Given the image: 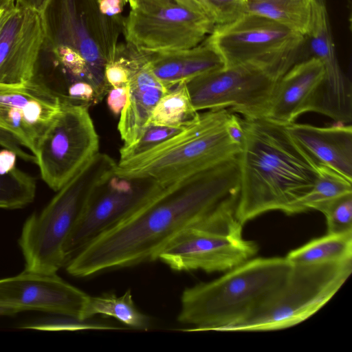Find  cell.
Wrapping results in <instances>:
<instances>
[{
    "label": "cell",
    "instance_id": "21",
    "mask_svg": "<svg viewBox=\"0 0 352 352\" xmlns=\"http://www.w3.org/2000/svg\"><path fill=\"white\" fill-rule=\"evenodd\" d=\"M97 315L113 317L137 330H147L151 326V318L140 311L134 303L130 289L121 296L113 293L88 296L80 319L89 320Z\"/></svg>",
    "mask_w": 352,
    "mask_h": 352
},
{
    "label": "cell",
    "instance_id": "25",
    "mask_svg": "<svg viewBox=\"0 0 352 352\" xmlns=\"http://www.w3.org/2000/svg\"><path fill=\"white\" fill-rule=\"evenodd\" d=\"M318 171L314 188L298 203L300 213L315 210L322 204L352 193V180L325 165L318 166Z\"/></svg>",
    "mask_w": 352,
    "mask_h": 352
},
{
    "label": "cell",
    "instance_id": "8",
    "mask_svg": "<svg viewBox=\"0 0 352 352\" xmlns=\"http://www.w3.org/2000/svg\"><path fill=\"white\" fill-rule=\"evenodd\" d=\"M123 23L130 47L140 53L190 49L215 26L197 0H129Z\"/></svg>",
    "mask_w": 352,
    "mask_h": 352
},
{
    "label": "cell",
    "instance_id": "30",
    "mask_svg": "<svg viewBox=\"0 0 352 352\" xmlns=\"http://www.w3.org/2000/svg\"><path fill=\"white\" fill-rule=\"evenodd\" d=\"M131 74V69L123 56H117L105 64L104 77L109 87L127 86Z\"/></svg>",
    "mask_w": 352,
    "mask_h": 352
},
{
    "label": "cell",
    "instance_id": "38",
    "mask_svg": "<svg viewBox=\"0 0 352 352\" xmlns=\"http://www.w3.org/2000/svg\"><path fill=\"white\" fill-rule=\"evenodd\" d=\"M10 10H1L0 11V29H1V27L8 13V12L10 11Z\"/></svg>",
    "mask_w": 352,
    "mask_h": 352
},
{
    "label": "cell",
    "instance_id": "10",
    "mask_svg": "<svg viewBox=\"0 0 352 352\" xmlns=\"http://www.w3.org/2000/svg\"><path fill=\"white\" fill-rule=\"evenodd\" d=\"M164 186L150 178L125 177L113 172L94 189L66 241L65 265L89 243L131 217Z\"/></svg>",
    "mask_w": 352,
    "mask_h": 352
},
{
    "label": "cell",
    "instance_id": "31",
    "mask_svg": "<svg viewBox=\"0 0 352 352\" xmlns=\"http://www.w3.org/2000/svg\"><path fill=\"white\" fill-rule=\"evenodd\" d=\"M0 146L14 151L19 157L36 164V157L27 152L18 140L10 133L0 129Z\"/></svg>",
    "mask_w": 352,
    "mask_h": 352
},
{
    "label": "cell",
    "instance_id": "37",
    "mask_svg": "<svg viewBox=\"0 0 352 352\" xmlns=\"http://www.w3.org/2000/svg\"><path fill=\"white\" fill-rule=\"evenodd\" d=\"M16 0H0V11L9 10L14 8Z\"/></svg>",
    "mask_w": 352,
    "mask_h": 352
},
{
    "label": "cell",
    "instance_id": "17",
    "mask_svg": "<svg viewBox=\"0 0 352 352\" xmlns=\"http://www.w3.org/2000/svg\"><path fill=\"white\" fill-rule=\"evenodd\" d=\"M324 75V66L316 57L294 65L276 81L263 118L286 126L301 114L313 111Z\"/></svg>",
    "mask_w": 352,
    "mask_h": 352
},
{
    "label": "cell",
    "instance_id": "7",
    "mask_svg": "<svg viewBox=\"0 0 352 352\" xmlns=\"http://www.w3.org/2000/svg\"><path fill=\"white\" fill-rule=\"evenodd\" d=\"M205 41L221 55L225 67L254 64L276 80L308 58L305 36L254 14L215 25Z\"/></svg>",
    "mask_w": 352,
    "mask_h": 352
},
{
    "label": "cell",
    "instance_id": "9",
    "mask_svg": "<svg viewBox=\"0 0 352 352\" xmlns=\"http://www.w3.org/2000/svg\"><path fill=\"white\" fill-rule=\"evenodd\" d=\"M99 150V139L88 108L62 102L40 139L36 164L45 184L60 189Z\"/></svg>",
    "mask_w": 352,
    "mask_h": 352
},
{
    "label": "cell",
    "instance_id": "3",
    "mask_svg": "<svg viewBox=\"0 0 352 352\" xmlns=\"http://www.w3.org/2000/svg\"><path fill=\"white\" fill-rule=\"evenodd\" d=\"M292 267L285 257L251 258L214 280L186 287L177 320L193 326L188 331H221L248 316Z\"/></svg>",
    "mask_w": 352,
    "mask_h": 352
},
{
    "label": "cell",
    "instance_id": "27",
    "mask_svg": "<svg viewBox=\"0 0 352 352\" xmlns=\"http://www.w3.org/2000/svg\"><path fill=\"white\" fill-rule=\"evenodd\" d=\"M324 214L327 233L341 234L352 232V193L346 194L317 206Z\"/></svg>",
    "mask_w": 352,
    "mask_h": 352
},
{
    "label": "cell",
    "instance_id": "32",
    "mask_svg": "<svg viewBox=\"0 0 352 352\" xmlns=\"http://www.w3.org/2000/svg\"><path fill=\"white\" fill-rule=\"evenodd\" d=\"M128 91V85L109 88L107 94V104L114 115L118 116L121 113L127 100Z\"/></svg>",
    "mask_w": 352,
    "mask_h": 352
},
{
    "label": "cell",
    "instance_id": "34",
    "mask_svg": "<svg viewBox=\"0 0 352 352\" xmlns=\"http://www.w3.org/2000/svg\"><path fill=\"white\" fill-rule=\"evenodd\" d=\"M97 1L100 12L109 18L118 16L124 6L122 0H97Z\"/></svg>",
    "mask_w": 352,
    "mask_h": 352
},
{
    "label": "cell",
    "instance_id": "20",
    "mask_svg": "<svg viewBox=\"0 0 352 352\" xmlns=\"http://www.w3.org/2000/svg\"><path fill=\"white\" fill-rule=\"evenodd\" d=\"M143 54L153 74L170 89L225 67L221 55L205 40L188 50Z\"/></svg>",
    "mask_w": 352,
    "mask_h": 352
},
{
    "label": "cell",
    "instance_id": "26",
    "mask_svg": "<svg viewBox=\"0 0 352 352\" xmlns=\"http://www.w3.org/2000/svg\"><path fill=\"white\" fill-rule=\"evenodd\" d=\"M36 182L30 175L16 168L0 173V208L16 209L31 203L35 197Z\"/></svg>",
    "mask_w": 352,
    "mask_h": 352
},
{
    "label": "cell",
    "instance_id": "15",
    "mask_svg": "<svg viewBox=\"0 0 352 352\" xmlns=\"http://www.w3.org/2000/svg\"><path fill=\"white\" fill-rule=\"evenodd\" d=\"M61 105L59 96L36 78L19 87L0 86V129L34 155Z\"/></svg>",
    "mask_w": 352,
    "mask_h": 352
},
{
    "label": "cell",
    "instance_id": "22",
    "mask_svg": "<svg viewBox=\"0 0 352 352\" xmlns=\"http://www.w3.org/2000/svg\"><path fill=\"white\" fill-rule=\"evenodd\" d=\"M293 265L342 262L352 259V232L314 239L289 252L285 257Z\"/></svg>",
    "mask_w": 352,
    "mask_h": 352
},
{
    "label": "cell",
    "instance_id": "39",
    "mask_svg": "<svg viewBox=\"0 0 352 352\" xmlns=\"http://www.w3.org/2000/svg\"><path fill=\"white\" fill-rule=\"evenodd\" d=\"M122 1H123V3H124V6H125L126 3H129V0H122Z\"/></svg>",
    "mask_w": 352,
    "mask_h": 352
},
{
    "label": "cell",
    "instance_id": "4",
    "mask_svg": "<svg viewBox=\"0 0 352 352\" xmlns=\"http://www.w3.org/2000/svg\"><path fill=\"white\" fill-rule=\"evenodd\" d=\"M117 162L98 153L86 163L39 213L25 222L19 241L25 270L55 274L65 265L63 249L94 189L111 175Z\"/></svg>",
    "mask_w": 352,
    "mask_h": 352
},
{
    "label": "cell",
    "instance_id": "13",
    "mask_svg": "<svg viewBox=\"0 0 352 352\" xmlns=\"http://www.w3.org/2000/svg\"><path fill=\"white\" fill-rule=\"evenodd\" d=\"M88 296L56 273L25 269L16 276L0 279V316L36 310L80 319Z\"/></svg>",
    "mask_w": 352,
    "mask_h": 352
},
{
    "label": "cell",
    "instance_id": "6",
    "mask_svg": "<svg viewBox=\"0 0 352 352\" xmlns=\"http://www.w3.org/2000/svg\"><path fill=\"white\" fill-rule=\"evenodd\" d=\"M352 272V259L293 265L285 281L246 318L221 331H267L287 329L310 318L341 288Z\"/></svg>",
    "mask_w": 352,
    "mask_h": 352
},
{
    "label": "cell",
    "instance_id": "23",
    "mask_svg": "<svg viewBox=\"0 0 352 352\" xmlns=\"http://www.w3.org/2000/svg\"><path fill=\"white\" fill-rule=\"evenodd\" d=\"M245 13L282 24L305 36L311 15V0H244Z\"/></svg>",
    "mask_w": 352,
    "mask_h": 352
},
{
    "label": "cell",
    "instance_id": "28",
    "mask_svg": "<svg viewBox=\"0 0 352 352\" xmlns=\"http://www.w3.org/2000/svg\"><path fill=\"white\" fill-rule=\"evenodd\" d=\"M183 129L148 124L133 143L120 149V160L124 161L142 154L179 133Z\"/></svg>",
    "mask_w": 352,
    "mask_h": 352
},
{
    "label": "cell",
    "instance_id": "35",
    "mask_svg": "<svg viewBox=\"0 0 352 352\" xmlns=\"http://www.w3.org/2000/svg\"><path fill=\"white\" fill-rule=\"evenodd\" d=\"M17 157L14 151L3 148L0 151V173L5 175L13 171L16 168Z\"/></svg>",
    "mask_w": 352,
    "mask_h": 352
},
{
    "label": "cell",
    "instance_id": "36",
    "mask_svg": "<svg viewBox=\"0 0 352 352\" xmlns=\"http://www.w3.org/2000/svg\"><path fill=\"white\" fill-rule=\"evenodd\" d=\"M49 0H16V4L43 12Z\"/></svg>",
    "mask_w": 352,
    "mask_h": 352
},
{
    "label": "cell",
    "instance_id": "29",
    "mask_svg": "<svg viewBox=\"0 0 352 352\" xmlns=\"http://www.w3.org/2000/svg\"><path fill=\"white\" fill-rule=\"evenodd\" d=\"M214 25L230 23L244 14V0H197Z\"/></svg>",
    "mask_w": 352,
    "mask_h": 352
},
{
    "label": "cell",
    "instance_id": "14",
    "mask_svg": "<svg viewBox=\"0 0 352 352\" xmlns=\"http://www.w3.org/2000/svg\"><path fill=\"white\" fill-rule=\"evenodd\" d=\"M305 38L308 57L319 59L324 69L313 112L342 124L351 122V82L343 72L337 58L325 0H311V15Z\"/></svg>",
    "mask_w": 352,
    "mask_h": 352
},
{
    "label": "cell",
    "instance_id": "18",
    "mask_svg": "<svg viewBox=\"0 0 352 352\" xmlns=\"http://www.w3.org/2000/svg\"><path fill=\"white\" fill-rule=\"evenodd\" d=\"M125 60L131 74L118 129L123 145H129L142 134L157 103L171 88L156 78L143 53L133 51Z\"/></svg>",
    "mask_w": 352,
    "mask_h": 352
},
{
    "label": "cell",
    "instance_id": "16",
    "mask_svg": "<svg viewBox=\"0 0 352 352\" xmlns=\"http://www.w3.org/2000/svg\"><path fill=\"white\" fill-rule=\"evenodd\" d=\"M45 40L43 13L16 4L0 29V86L19 87L36 78Z\"/></svg>",
    "mask_w": 352,
    "mask_h": 352
},
{
    "label": "cell",
    "instance_id": "11",
    "mask_svg": "<svg viewBox=\"0 0 352 352\" xmlns=\"http://www.w3.org/2000/svg\"><path fill=\"white\" fill-rule=\"evenodd\" d=\"M276 80L261 67L243 63L214 70L186 83L197 111L231 107L244 118L264 117Z\"/></svg>",
    "mask_w": 352,
    "mask_h": 352
},
{
    "label": "cell",
    "instance_id": "2",
    "mask_svg": "<svg viewBox=\"0 0 352 352\" xmlns=\"http://www.w3.org/2000/svg\"><path fill=\"white\" fill-rule=\"evenodd\" d=\"M242 124L236 219L243 226L269 211L300 213L298 203L314 188L318 166L285 126L263 117L244 118Z\"/></svg>",
    "mask_w": 352,
    "mask_h": 352
},
{
    "label": "cell",
    "instance_id": "19",
    "mask_svg": "<svg viewBox=\"0 0 352 352\" xmlns=\"http://www.w3.org/2000/svg\"><path fill=\"white\" fill-rule=\"evenodd\" d=\"M285 126L292 140L317 166H327L352 180L351 125L318 127L294 122Z\"/></svg>",
    "mask_w": 352,
    "mask_h": 352
},
{
    "label": "cell",
    "instance_id": "24",
    "mask_svg": "<svg viewBox=\"0 0 352 352\" xmlns=\"http://www.w3.org/2000/svg\"><path fill=\"white\" fill-rule=\"evenodd\" d=\"M193 107L186 83L172 87L155 107L147 124L184 129L199 116Z\"/></svg>",
    "mask_w": 352,
    "mask_h": 352
},
{
    "label": "cell",
    "instance_id": "1",
    "mask_svg": "<svg viewBox=\"0 0 352 352\" xmlns=\"http://www.w3.org/2000/svg\"><path fill=\"white\" fill-rule=\"evenodd\" d=\"M239 183L236 156L166 185L131 217L76 254L65 265L67 272L85 278L157 260L179 232L236 206Z\"/></svg>",
    "mask_w": 352,
    "mask_h": 352
},
{
    "label": "cell",
    "instance_id": "33",
    "mask_svg": "<svg viewBox=\"0 0 352 352\" xmlns=\"http://www.w3.org/2000/svg\"><path fill=\"white\" fill-rule=\"evenodd\" d=\"M225 129L230 140L241 147L244 139L242 119L236 115L230 113L226 122Z\"/></svg>",
    "mask_w": 352,
    "mask_h": 352
},
{
    "label": "cell",
    "instance_id": "12",
    "mask_svg": "<svg viewBox=\"0 0 352 352\" xmlns=\"http://www.w3.org/2000/svg\"><path fill=\"white\" fill-rule=\"evenodd\" d=\"M243 226L222 229L189 227L176 235L160 252L157 260L177 272L228 271L252 258L257 245L242 236Z\"/></svg>",
    "mask_w": 352,
    "mask_h": 352
},
{
    "label": "cell",
    "instance_id": "5",
    "mask_svg": "<svg viewBox=\"0 0 352 352\" xmlns=\"http://www.w3.org/2000/svg\"><path fill=\"white\" fill-rule=\"evenodd\" d=\"M226 109L199 113L197 120L146 152L118 161L115 173L167 185L238 156L241 146L228 138Z\"/></svg>",
    "mask_w": 352,
    "mask_h": 352
}]
</instances>
